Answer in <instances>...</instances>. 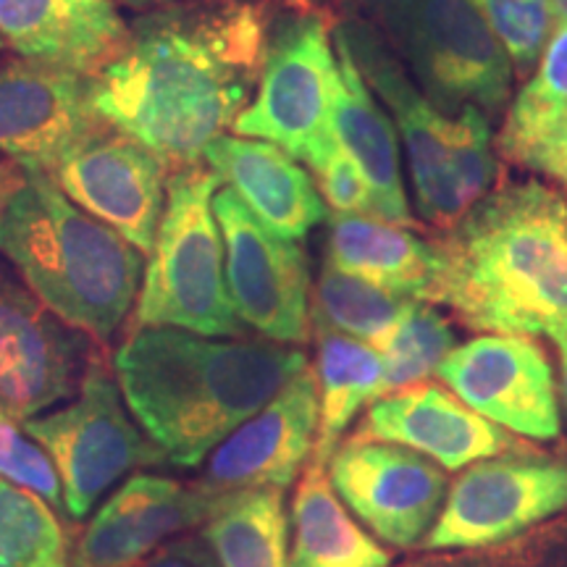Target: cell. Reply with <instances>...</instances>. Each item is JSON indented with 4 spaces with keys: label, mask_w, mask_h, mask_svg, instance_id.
<instances>
[{
    "label": "cell",
    "mask_w": 567,
    "mask_h": 567,
    "mask_svg": "<svg viewBox=\"0 0 567 567\" xmlns=\"http://www.w3.org/2000/svg\"><path fill=\"white\" fill-rule=\"evenodd\" d=\"M95 339L71 329L0 264V410L27 421L80 392Z\"/></svg>",
    "instance_id": "4fadbf2b"
},
{
    "label": "cell",
    "mask_w": 567,
    "mask_h": 567,
    "mask_svg": "<svg viewBox=\"0 0 567 567\" xmlns=\"http://www.w3.org/2000/svg\"><path fill=\"white\" fill-rule=\"evenodd\" d=\"M436 379L509 434L549 442L559 436L557 384L549 358L536 339L523 334H481L457 344Z\"/></svg>",
    "instance_id": "9a60e30c"
},
{
    "label": "cell",
    "mask_w": 567,
    "mask_h": 567,
    "mask_svg": "<svg viewBox=\"0 0 567 567\" xmlns=\"http://www.w3.org/2000/svg\"><path fill=\"white\" fill-rule=\"evenodd\" d=\"M200 538L221 567H292L284 488L229 492Z\"/></svg>",
    "instance_id": "4316f807"
},
{
    "label": "cell",
    "mask_w": 567,
    "mask_h": 567,
    "mask_svg": "<svg viewBox=\"0 0 567 567\" xmlns=\"http://www.w3.org/2000/svg\"><path fill=\"white\" fill-rule=\"evenodd\" d=\"M310 172L316 176V187L321 193L323 203L329 205L334 213H368V216H375L373 205V193L368 187V179L354 166V161L347 155L339 142L323 147L321 153L316 155L313 161L308 163Z\"/></svg>",
    "instance_id": "836d02e7"
},
{
    "label": "cell",
    "mask_w": 567,
    "mask_h": 567,
    "mask_svg": "<svg viewBox=\"0 0 567 567\" xmlns=\"http://www.w3.org/2000/svg\"><path fill=\"white\" fill-rule=\"evenodd\" d=\"M103 122L92 105V74L19 59L0 66V153L48 168Z\"/></svg>",
    "instance_id": "ac0fdd59"
},
{
    "label": "cell",
    "mask_w": 567,
    "mask_h": 567,
    "mask_svg": "<svg viewBox=\"0 0 567 567\" xmlns=\"http://www.w3.org/2000/svg\"><path fill=\"white\" fill-rule=\"evenodd\" d=\"M318 381V439L313 463L329 465L344 431L368 402L389 392L386 365L373 344L313 323Z\"/></svg>",
    "instance_id": "484cf974"
},
{
    "label": "cell",
    "mask_w": 567,
    "mask_h": 567,
    "mask_svg": "<svg viewBox=\"0 0 567 567\" xmlns=\"http://www.w3.org/2000/svg\"><path fill=\"white\" fill-rule=\"evenodd\" d=\"M431 302L488 334H567V200L544 182L488 193L436 243Z\"/></svg>",
    "instance_id": "3957f363"
},
{
    "label": "cell",
    "mask_w": 567,
    "mask_h": 567,
    "mask_svg": "<svg viewBox=\"0 0 567 567\" xmlns=\"http://www.w3.org/2000/svg\"><path fill=\"white\" fill-rule=\"evenodd\" d=\"M289 530L292 567H389L392 563V555L342 505L326 476V465L313 460L297 481Z\"/></svg>",
    "instance_id": "d4e9b609"
},
{
    "label": "cell",
    "mask_w": 567,
    "mask_h": 567,
    "mask_svg": "<svg viewBox=\"0 0 567 567\" xmlns=\"http://www.w3.org/2000/svg\"><path fill=\"white\" fill-rule=\"evenodd\" d=\"M334 48L339 59V87L334 111H331V132L339 147L350 155L368 179L375 218L410 229L415 221L408 205L405 184H402L400 140H396L392 116L375 101L344 42L334 38Z\"/></svg>",
    "instance_id": "7402d4cb"
},
{
    "label": "cell",
    "mask_w": 567,
    "mask_h": 567,
    "mask_svg": "<svg viewBox=\"0 0 567 567\" xmlns=\"http://www.w3.org/2000/svg\"><path fill=\"white\" fill-rule=\"evenodd\" d=\"M266 38V13L239 0L147 11L122 53L92 74V105L168 166L200 163L250 103Z\"/></svg>",
    "instance_id": "6da1fadb"
},
{
    "label": "cell",
    "mask_w": 567,
    "mask_h": 567,
    "mask_svg": "<svg viewBox=\"0 0 567 567\" xmlns=\"http://www.w3.org/2000/svg\"><path fill=\"white\" fill-rule=\"evenodd\" d=\"M61 478L63 513L82 520L97 499L137 467L166 465V455L126 408L116 373L97 352L69 405L21 421Z\"/></svg>",
    "instance_id": "52a82bcc"
},
{
    "label": "cell",
    "mask_w": 567,
    "mask_h": 567,
    "mask_svg": "<svg viewBox=\"0 0 567 567\" xmlns=\"http://www.w3.org/2000/svg\"><path fill=\"white\" fill-rule=\"evenodd\" d=\"M373 347L384 358L386 386L389 392H394V389L436 375V368L455 350L457 339L450 321L434 305L417 300L410 313L396 323L392 334H386Z\"/></svg>",
    "instance_id": "f546056e"
},
{
    "label": "cell",
    "mask_w": 567,
    "mask_h": 567,
    "mask_svg": "<svg viewBox=\"0 0 567 567\" xmlns=\"http://www.w3.org/2000/svg\"><path fill=\"white\" fill-rule=\"evenodd\" d=\"M213 213L224 239V276L239 321L268 342L305 344L310 334V264L292 239L274 234L229 187Z\"/></svg>",
    "instance_id": "9c48e42d"
},
{
    "label": "cell",
    "mask_w": 567,
    "mask_h": 567,
    "mask_svg": "<svg viewBox=\"0 0 567 567\" xmlns=\"http://www.w3.org/2000/svg\"><path fill=\"white\" fill-rule=\"evenodd\" d=\"M326 264L423 302H431L439 281L436 243L368 213H334L329 218Z\"/></svg>",
    "instance_id": "603a6c76"
},
{
    "label": "cell",
    "mask_w": 567,
    "mask_h": 567,
    "mask_svg": "<svg viewBox=\"0 0 567 567\" xmlns=\"http://www.w3.org/2000/svg\"><path fill=\"white\" fill-rule=\"evenodd\" d=\"M0 45H3V38H0Z\"/></svg>",
    "instance_id": "7bdbcfd3"
},
{
    "label": "cell",
    "mask_w": 567,
    "mask_h": 567,
    "mask_svg": "<svg viewBox=\"0 0 567 567\" xmlns=\"http://www.w3.org/2000/svg\"><path fill=\"white\" fill-rule=\"evenodd\" d=\"M140 567H221L200 536H176L153 551Z\"/></svg>",
    "instance_id": "e575fe53"
},
{
    "label": "cell",
    "mask_w": 567,
    "mask_h": 567,
    "mask_svg": "<svg viewBox=\"0 0 567 567\" xmlns=\"http://www.w3.org/2000/svg\"><path fill=\"white\" fill-rule=\"evenodd\" d=\"M308 365V354L295 344L182 329L132 331L113 354L134 421L166 463L184 471L200 467Z\"/></svg>",
    "instance_id": "7a4b0ae2"
},
{
    "label": "cell",
    "mask_w": 567,
    "mask_h": 567,
    "mask_svg": "<svg viewBox=\"0 0 567 567\" xmlns=\"http://www.w3.org/2000/svg\"><path fill=\"white\" fill-rule=\"evenodd\" d=\"M66 557L55 509L30 488L0 478V567H32Z\"/></svg>",
    "instance_id": "f1b7e54d"
},
{
    "label": "cell",
    "mask_w": 567,
    "mask_h": 567,
    "mask_svg": "<svg viewBox=\"0 0 567 567\" xmlns=\"http://www.w3.org/2000/svg\"><path fill=\"white\" fill-rule=\"evenodd\" d=\"M0 38L21 59L97 74L122 53L130 24L111 0H0Z\"/></svg>",
    "instance_id": "44dd1931"
},
{
    "label": "cell",
    "mask_w": 567,
    "mask_h": 567,
    "mask_svg": "<svg viewBox=\"0 0 567 567\" xmlns=\"http://www.w3.org/2000/svg\"><path fill=\"white\" fill-rule=\"evenodd\" d=\"M565 509L567 460L505 452L465 467L423 544L425 549L492 547Z\"/></svg>",
    "instance_id": "30bf717a"
},
{
    "label": "cell",
    "mask_w": 567,
    "mask_h": 567,
    "mask_svg": "<svg viewBox=\"0 0 567 567\" xmlns=\"http://www.w3.org/2000/svg\"><path fill=\"white\" fill-rule=\"evenodd\" d=\"M221 187L200 163L174 168L155 231L151 264L142 274L126 334L140 329H182L200 337L245 334L224 276V239L213 213Z\"/></svg>",
    "instance_id": "5b68a950"
},
{
    "label": "cell",
    "mask_w": 567,
    "mask_h": 567,
    "mask_svg": "<svg viewBox=\"0 0 567 567\" xmlns=\"http://www.w3.org/2000/svg\"><path fill=\"white\" fill-rule=\"evenodd\" d=\"M342 505L389 547L410 549L434 528L450 492L444 467L408 446L350 436L326 465Z\"/></svg>",
    "instance_id": "5bb4252c"
},
{
    "label": "cell",
    "mask_w": 567,
    "mask_h": 567,
    "mask_svg": "<svg viewBox=\"0 0 567 567\" xmlns=\"http://www.w3.org/2000/svg\"><path fill=\"white\" fill-rule=\"evenodd\" d=\"M203 163L247 208L284 239L308 237L326 218V203L313 176L279 145L239 134H221L205 147Z\"/></svg>",
    "instance_id": "ffe728a7"
},
{
    "label": "cell",
    "mask_w": 567,
    "mask_h": 567,
    "mask_svg": "<svg viewBox=\"0 0 567 567\" xmlns=\"http://www.w3.org/2000/svg\"><path fill=\"white\" fill-rule=\"evenodd\" d=\"M559 352V365H563V394H565V405H567V334H559L551 339Z\"/></svg>",
    "instance_id": "74e56055"
},
{
    "label": "cell",
    "mask_w": 567,
    "mask_h": 567,
    "mask_svg": "<svg viewBox=\"0 0 567 567\" xmlns=\"http://www.w3.org/2000/svg\"><path fill=\"white\" fill-rule=\"evenodd\" d=\"M339 87L334 30L321 11L302 9L268 30L252 101L234 122L239 137L266 140L310 163L329 142Z\"/></svg>",
    "instance_id": "ba28073f"
},
{
    "label": "cell",
    "mask_w": 567,
    "mask_h": 567,
    "mask_svg": "<svg viewBox=\"0 0 567 567\" xmlns=\"http://www.w3.org/2000/svg\"><path fill=\"white\" fill-rule=\"evenodd\" d=\"M494 145L515 166L565 182L567 24L551 32L534 74L509 103Z\"/></svg>",
    "instance_id": "cb8c5ba5"
},
{
    "label": "cell",
    "mask_w": 567,
    "mask_h": 567,
    "mask_svg": "<svg viewBox=\"0 0 567 567\" xmlns=\"http://www.w3.org/2000/svg\"><path fill=\"white\" fill-rule=\"evenodd\" d=\"M352 436L408 446L444 471H465L478 460L505 455L517 446L505 429L431 381H417L373 400Z\"/></svg>",
    "instance_id": "d6986e66"
},
{
    "label": "cell",
    "mask_w": 567,
    "mask_h": 567,
    "mask_svg": "<svg viewBox=\"0 0 567 567\" xmlns=\"http://www.w3.org/2000/svg\"><path fill=\"white\" fill-rule=\"evenodd\" d=\"M32 567H69V563H66V557H61V559H51V563H42V565H32Z\"/></svg>",
    "instance_id": "ab89813d"
},
{
    "label": "cell",
    "mask_w": 567,
    "mask_h": 567,
    "mask_svg": "<svg viewBox=\"0 0 567 567\" xmlns=\"http://www.w3.org/2000/svg\"><path fill=\"white\" fill-rule=\"evenodd\" d=\"M111 3H122L126 9L147 13V11H158V9H168V6H179L187 3V0H111Z\"/></svg>",
    "instance_id": "8d00e7d4"
},
{
    "label": "cell",
    "mask_w": 567,
    "mask_h": 567,
    "mask_svg": "<svg viewBox=\"0 0 567 567\" xmlns=\"http://www.w3.org/2000/svg\"><path fill=\"white\" fill-rule=\"evenodd\" d=\"M551 21H555V30L567 24V0H551Z\"/></svg>",
    "instance_id": "f35d334b"
},
{
    "label": "cell",
    "mask_w": 567,
    "mask_h": 567,
    "mask_svg": "<svg viewBox=\"0 0 567 567\" xmlns=\"http://www.w3.org/2000/svg\"><path fill=\"white\" fill-rule=\"evenodd\" d=\"M0 478L40 494L55 513H63L61 478L51 457L27 434L19 417L0 410Z\"/></svg>",
    "instance_id": "d6a6232c"
},
{
    "label": "cell",
    "mask_w": 567,
    "mask_h": 567,
    "mask_svg": "<svg viewBox=\"0 0 567 567\" xmlns=\"http://www.w3.org/2000/svg\"><path fill=\"white\" fill-rule=\"evenodd\" d=\"M494 151V132L484 111L467 105L452 116V184L463 216L494 189L499 172Z\"/></svg>",
    "instance_id": "1f68e13d"
},
{
    "label": "cell",
    "mask_w": 567,
    "mask_h": 567,
    "mask_svg": "<svg viewBox=\"0 0 567 567\" xmlns=\"http://www.w3.org/2000/svg\"><path fill=\"white\" fill-rule=\"evenodd\" d=\"M334 38L344 42L375 101H381L402 134L417 213L431 229L446 234L463 221L452 184V116L423 95L384 38L363 17L339 21Z\"/></svg>",
    "instance_id": "8fae6325"
},
{
    "label": "cell",
    "mask_w": 567,
    "mask_h": 567,
    "mask_svg": "<svg viewBox=\"0 0 567 567\" xmlns=\"http://www.w3.org/2000/svg\"><path fill=\"white\" fill-rule=\"evenodd\" d=\"M224 499L197 481L134 473L82 530L71 567H140L166 542L203 526Z\"/></svg>",
    "instance_id": "e0dca14e"
},
{
    "label": "cell",
    "mask_w": 567,
    "mask_h": 567,
    "mask_svg": "<svg viewBox=\"0 0 567 567\" xmlns=\"http://www.w3.org/2000/svg\"><path fill=\"white\" fill-rule=\"evenodd\" d=\"M476 6L507 51L513 74L526 82L555 32L551 0H476Z\"/></svg>",
    "instance_id": "4dcf8cb0"
},
{
    "label": "cell",
    "mask_w": 567,
    "mask_h": 567,
    "mask_svg": "<svg viewBox=\"0 0 567 567\" xmlns=\"http://www.w3.org/2000/svg\"><path fill=\"white\" fill-rule=\"evenodd\" d=\"M174 168L111 122L92 126L48 168L71 203L151 255Z\"/></svg>",
    "instance_id": "7c38bea8"
},
{
    "label": "cell",
    "mask_w": 567,
    "mask_h": 567,
    "mask_svg": "<svg viewBox=\"0 0 567 567\" xmlns=\"http://www.w3.org/2000/svg\"><path fill=\"white\" fill-rule=\"evenodd\" d=\"M0 213V255L51 313L97 344L130 318L140 295L142 252L71 203L42 168Z\"/></svg>",
    "instance_id": "277c9868"
},
{
    "label": "cell",
    "mask_w": 567,
    "mask_h": 567,
    "mask_svg": "<svg viewBox=\"0 0 567 567\" xmlns=\"http://www.w3.org/2000/svg\"><path fill=\"white\" fill-rule=\"evenodd\" d=\"M297 6H302V9H316L318 3H321V0H295Z\"/></svg>",
    "instance_id": "60d3db41"
},
{
    "label": "cell",
    "mask_w": 567,
    "mask_h": 567,
    "mask_svg": "<svg viewBox=\"0 0 567 567\" xmlns=\"http://www.w3.org/2000/svg\"><path fill=\"white\" fill-rule=\"evenodd\" d=\"M24 182H27V172L21 163L11 158L0 161V213H3L6 205L11 203V197L19 193Z\"/></svg>",
    "instance_id": "d590c367"
},
{
    "label": "cell",
    "mask_w": 567,
    "mask_h": 567,
    "mask_svg": "<svg viewBox=\"0 0 567 567\" xmlns=\"http://www.w3.org/2000/svg\"><path fill=\"white\" fill-rule=\"evenodd\" d=\"M415 302L413 297L389 292L379 284L347 274L323 260L310 302V318L339 334L379 344L386 334H392Z\"/></svg>",
    "instance_id": "83f0119b"
},
{
    "label": "cell",
    "mask_w": 567,
    "mask_h": 567,
    "mask_svg": "<svg viewBox=\"0 0 567 567\" xmlns=\"http://www.w3.org/2000/svg\"><path fill=\"white\" fill-rule=\"evenodd\" d=\"M565 184H567V155H565Z\"/></svg>",
    "instance_id": "b9f144b4"
},
{
    "label": "cell",
    "mask_w": 567,
    "mask_h": 567,
    "mask_svg": "<svg viewBox=\"0 0 567 567\" xmlns=\"http://www.w3.org/2000/svg\"><path fill=\"white\" fill-rule=\"evenodd\" d=\"M316 439L318 381L308 365L210 452L197 484L216 494L289 488L313 460Z\"/></svg>",
    "instance_id": "2e32d148"
},
{
    "label": "cell",
    "mask_w": 567,
    "mask_h": 567,
    "mask_svg": "<svg viewBox=\"0 0 567 567\" xmlns=\"http://www.w3.org/2000/svg\"><path fill=\"white\" fill-rule=\"evenodd\" d=\"M421 92L446 116L476 105L499 116L513 63L476 0H352Z\"/></svg>",
    "instance_id": "8992f818"
}]
</instances>
